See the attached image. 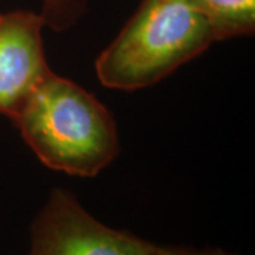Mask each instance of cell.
<instances>
[{"instance_id": "6da1fadb", "label": "cell", "mask_w": 255, "mask_h": 255, "mask_svg": "<svg viewBox=\"0 0 255 255\" xmlns=\"http://www.w3.org/2000/svg\"><path fill=\"white\" fill-rule=\"evenodd\" d=\"M41 163L94 177L121 152L117 124L95 95L51 73L11 119Z\"/></svg>"}, {"instance_id": "7a4b0ae2", "label": "cell", "mask_w": 255, "mask_h": 255, "mask_svg": "<svg viewBox=\"0 0 255 255\" xmlns=\"http://www.w3.org/2000/svg\"><path fill=\"white\" fill-rule=\"evenodd\" d=\"M214 43L191 0H142L95 61L102 85L135 91L155 85Z\"/></svg>"}, {"instance_id": "3957f363", "label": "cell", "mask_w": 255, "mask_h": 255, "mask_svg": "<svg viewBox=\"0 0 255 255\" xmlns=\"http://www.w3.org/2000/svg\"><path fill=\"white\" fill-rule=\"evenodd\" d=\"M156 246L107 226L71 191L57 187L31 221L27 255H155Z\"/></svg>"}, {"instance_id": "277c9868", "label": "cell", "mask_w": 255, "mask_h": 255, "mask_svg": "<svg viewBox=\"0 0 255 255\" xmlns=\"http://www.w3.org/2000/svg\"><path fill=\"white\" fill-rule=\"evenodd\" d=\"M40 13H0V115L11 121L53 73L48 67Z\"/></svg>"}, {"instance_id": "5b68a950", "label": "cell", "mask_w": 255, "mask_h": 255, "mask_svg": "<svg viewBox=\"0 0 255 255\" xmlns=\"http://www.w3.org/2000/svg\"><path fill=\"white\" fill-rule=\"evenodd\" d=\"M207 20L214 41L253 36L255 0H191Z\"/></svg>"}, {"instance_id": "8992f818", "label": "cell", "mask_w": 255, "mask_h": 255, "mask_svg": "<svg viewBox=\"0 0 255 255\" xmlns=\"http://www.w3.org/2000/svg\"><path fill=\"white\" fill-rule=\"evenodd\" d=\"M87 10V0H43L40 16L46 27L64 31L73 27Z\"/></svg>"}, {"instance_id": "52a82bcc", "label": "cell", "mask_w": 255, "mask_h": 255, "mask_svg": "<svg viewBox=\"0 0 255 255\" xmlns=\"http://www.w3.org/2000/svg\"><path fill=\"white\" fill-rule=\"evenodd\" d=\"M155 255H237L221 248H196L189 246H156Z\"/></svg>"}]
</instances>
